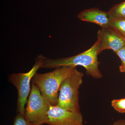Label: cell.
Wrapping results in <instances>:
<instances>
[{
  "instance_id": "cell-3",
  "label": "cell",
  "mask_w": 125,
  "mask_h": 125,
  "mask_svg": "<svg viewBox=\"0 0 125 125\" xmlns=\"http://www.w3.org/2000/svg\"><path fill=\"white\" fill-rule=\"evenodd\" d=\"M83 74L75 68L70 75L62 81L59 89L56 106L70 111L80 113L79 89L83 82Z\"/></svg>"
},
{
  "instance_id": "cell-4",
  "label": "cell",
  "mask_w": 125,
  "mask_h": 125,
  "mask_svg": "<svg viewBox=\"0 0 125 125\" xmlns=\"http://www.w3.org/2000/svg\"><path fill=\"white\" fill-rule=\"evenodd\" d=\"M49 102L43 96L37 85L32 83L25 108L24 118L35 125L47 124L50 106Z\"/></svg>"
},
{
  "instance_id": "cell-8",
  "label": "cell",
  "mask_w": 125,
  "mask_h": 125,
  "mask_svg": "<svg viewBox=\"0 0 125 125\" xmlns=\"http://www.w3.org/2000/svg\"><path fill=\"white\" fill-rule=\"evenodd\" d=\"M77 17L83 21L96 24L102 29L110 27L113 19L108 11H103L96 7L83 10L78 14Z\"/></svg>"
},
{
  "instance_id": "cell-1",
  "label": "cell",
  "mask_w": 125,
  "mask_h": 125,
  "mask_svg": "<svg viewBox=\"0 0 125 125\" xmlns=\"http://www.w3.org/2000/svg\"><path fill=\"white\" fill-rule=\"evenodd\" d=\"M99 47V42L97 40L89 49L73 56L52 59L42 55L41 68L51 69L62 66H81L85 68L87 75L94 79H101L103 75L98 67L100 64L98 60Z\"/></svg>"
},
{
  "instance_id": "cell-11",
  "label": "cell",
  "mask_w": 125,
  "mask_h": 125,
  "mask_svg": "<svg viewBox=\"0 0 125 125\" xmlns=\"http://www.w3.org/2000/svg\"><path fill=\"white\" fill-rule=\"evenodd\" d=\"M112 107L116 111L125 113V98L113 99L111 102Z\"/></svg>"
},
{
  "instance_id": "cell-10",
  "label": "cell",
  "mask_w": 125,
  "mask_h": 125,
  "mask_svg": "<svg viewBox=\"0 0 125 125\" xmlns=\"http://www.w3.org/2000/svg\"><path fill=\"white\" fill-rule=\"evenodd\" d=\"M108 11L112 18H125V0L113 6Z\"/></svg>"
},
{
  "instance_id": "cell-5",
  "label": "cell",
  "mask_w": 125,
  "mask_h": 125,
  "mask_svg": "<svg viewBox=\"0 0 125 125\" xmlns=\"http://www.w3.org/2000/svg\"><path fill=\"white\" fill-rule=\"evenodd\" d=\"M42 55L37 56L35 64L28 72L9 75L8 80L16 88L18 92L17 110L18 113L24 116L28 97L31 92L30 83L32 78L42 64Z\"/></svg>"
},
{
  "instance_id": "cell-6",
  "label": "cell",
  "mask_w": 125,
  "mask_h": 125,
  "mask_svg": "<svg viewBox=\"0 0 125 125\" xmlns=\"http://www.w3.org/2000/svg\"><path fill=\"white\" fill-rule=\"evenodd\" d=\"M49 125H83V117L81 113H76L59 107L50 106L48 113Z\"/></svg>"
},
{
  "instance_id": "cell-13",
  "label": "cell",
  "mask_w": 125,
  "mask_h": 125,
  "mask_svg": "<svg viewBox=\"0 0 125 125\" xmlns=\"http://www.w3.org/2000/svg\"><path fill=\"white\" fill-rule=\"evenodd\" d=\"M13 125H35L27 120L24 116L18 113L15 116Z\"/></svg>"
},
{
  "instance_id": "cell-2",
  "label": "cell",
  "mask_w": 125,
  "mask_h": 125,
  "mask_svg": "<svg viewBox=\"0 0 125 125\" xmlns=\"http://www.w3.org/2000/svg\"><path fill=\"white\" fill-rule=\"evenodd\" d=\"M76 67L62 66L55 68L52 71L45 73L36 72L32 78L31 83L37 85L42 95L51 105L56 106L61 84Z\"/></svg>"
},
{
  "instance_id": "cell-14",
  "label": "cell",
  "mask_w": 125,
  "mask_h": 125,
  "mask_svg": "<svg viewBox=\"0 0 125 125\" xmlns=\"http://www.w3.org/2000/svg\"><path fill=\"white\" fill-rule=\"evenodd\" d=\"M113 125H125V120L122 119L118 120L115 121Z\"/></svg>"
},
{
  "instance_id": "cell-15",
  "label": "cell",
  "mask_w": 125,
  "mask_h": 125,
  "mask_svg": "<svg viewBox=\"0 0 125 125\" xmlns=\"http://www.w3.org/2000/svg\"></svg>"
},
{
  "instance_id": "cell-9",
  "label": "cell",
  "mask_w": 125,
  "mask_h": 125,
  "mask_svg": "<svg viewBox=\"0 0 125 125\" xmlns=\"http://www.w3.org/2000/svg\"><path fill=\"white\" fill-rule=\"evenodd\" d=\"M110 27L125 38V18H113Z\"/></svg>"
},
{
  "instance_id": "cell-12",
  "label": "cell",
  "mask_w": 125,
  "mask_h": 125,
  "mask_svg": "<svg viewBox=\"0 0 125 125\" xmlns=\"http://www.w3.org/2000/svg\"><path fill=\"white\" fill-rule=\"evenodd\" d=\"M115 53L121 61V64L119 67V70L121 73H125V46Z\"/></svg>"
},
{
  "instance_id": "cell-7",
  "label": "cell",
  "mask_w": 125,
  "mask_h": 125,
  "mask_svg": "<svg viewBox=\"0 0 125 125\" xmlns=\"http://www.w3.org/2000/svg\"><path fill=\"white\" fill-rule=\"evenodd\" d=\"M97 38L99 42V54L106 49L116 53L125 46V38L111 27L99 30Z\"/></svg>"
}]
</instances>
